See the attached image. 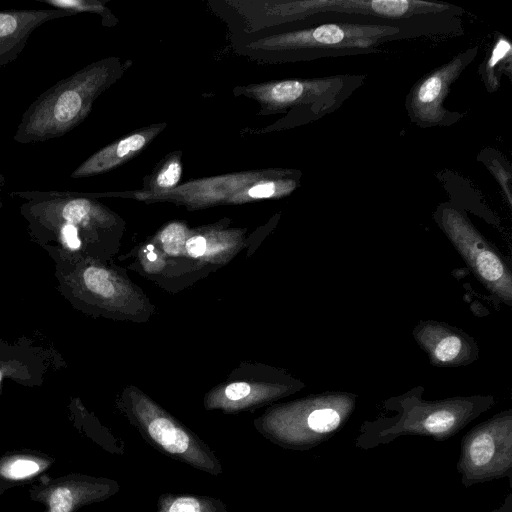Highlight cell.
<instances>
[{"mask_svg": "<svg viewBox=\"0 0 512 512\" xmlns=\"http://www.w3.org/2000/svg\"><path fill=\"white\" fill-rule=\"evenodd\" d=\"M478 50L477 45L468 47L412 85L404 104L412 123L420 128L449 127L464 117L461 112L446 109L444 102L452 85L476 58Z\"/></svg>", "mask_w": 512, "mask_h": 512, "instance_id": "cell-5", "label": "cell"}, {"mask_svg": "<svg viewBox=\"0 0 512 512\" xmlns=\"http://www.w3.org/2000/svg\"><path fill=\"white\" fill-rule=\"evenodd\" d=\"M105 62L89 65L41 93L24 111L14 140L36 144L64 136L90 112L109 78Z\"/></svg>", "mask_w": 512, "mask_h": 512, "instance_id": "cell-1", "label": "cell"}, {"mask_svg": "<svg viewBox=\"0 0 512 512\" xmlns=\"http://www.w3.org/2000/svg\"><path fill=\"white\" fill-rule=\"evenodd\" d=\"M4 185H5V177L3 174L0 173V192ZM1 208H3V202H2V197L0 195V209Z\"/></svg>", "mask_w": 512, "mask_h": 512, "instance_id": "cell-21", "label": "cell"}, {"mask_svg": "<svg viewBox=\"0 0 512 512\" xmlns=\"http://www.w3.org/2000/svg\"><path fill=\"white\" fill-rule=\"evenodd\" d=\"M147 248L152 251L153 250V246L152 245H148Z\"/></svg>", "mask_w": 512, "mask_h": 512, "instance_id": "cell-24", "label": "cell"}, {"mask_svg": "<svg viewBox=\"0 0 512 512\" xmlns=\"http://www.w3.org/2000/svg\"><path fill=\"white\" fill-rule=\"evenodd\" d=\"M413 392L393 399L399 413L392 419L369 423L358 441L362 447L386 443L400 435H425L444 440L457 433L494 404L492 396H458L427 401Z\"/></svg>", "mask_w": 512, "mask_h": 512, "instance_id": "cell-2", "label": "cell"}, {"mask_svg": "<svg viewBox=\"0 0 512 512\" xmlns=\"http://www.w3.org/2000/svg\"><path fill=\"white\" fill-rule=\"evenodd\" d=\"M148 432L157 443L170 453H183L189 446V438L186 433L176 428L166 418L153 420L148 426Z\"/></svg>", "mask_w": 512, "mask_h": 512, "instance_id": "cell-13", "label": "cell"}, {"mask_svg": "<svg viewBox=\"0 0 512 512\" xmlns=\"http://www.w3.org/2000/svg\"><path fill=\"white\" fill-rule=\"evenodd\" d=\"M145 142L146 139L144 136L135 134L122 139L117 144L107 146L79 165L71 173V177H88L109 170L117 165L121 159H124L128 154L141 149Z\"/></svg>", "mask_w": 512, "mask_h": 512, "instance_id": "cell-11", "label": "cell"}, {"mask_svg": "<svg viewBox=\"0 0 512 512\" xmlns=\"http://www.w3.org/2000/svg\"><path fill=\"white\" fill-rule=\"evenodd\" d=\"M180 174V165L177 162H172L158 175L157 184L160 187H172L179 181Z\"/></svg>", "mask_w": 512, "mask_h": 512, "instance_id": "cell-16", "label": "cell"}, {"mask_svg": "<svg viewBox=\"0 0 512 512\" xmlns=\"http://www.w3.org/2000/svg\"><path fill=\"white\" fill-rule=\"evenodd\" d=\"M147 257H148V260H150V261H155L157 259V255L153 252H149Z\"/></svg>", "mask_w": 512, "mask_h": 512, "instance_id": "cell-23", "label": "cell"}, {"mask_svg": "<svg viewBox=\"0 0 512 512\" xmlns=\"http://www.w3.org/2000/svg\"><path fill=\"white\" fill-rule=\"evenodd\" d=\"M186 249L193 257H199L204 254L206 250V240L202 236H195L186 242Z\"/></svg>", "mask_w": 512, "mask_h": 512, "instance_id": "cell-20", "label": "cell"}, {"mask_svg": "<svg viewBox=\"0 0 512 512\" xmlns=\"http://www.w3.org/2000/svg\"><path fill=\"white\" fill-rule=\"evenodd\" d=\"M503 74L511 81L512 44L505 35L498 33L479 66V76L487 92L494 93L500 88Z\"/></svg>", "mask_w": 512, "mask_h": 512, "instance_id": "cell-10", "label": "cell"}, {"mask_svg": "<svg viewBox=\"0 0 512 512\" xmlns=\"http://www.w3.org/2000/svg\"><path fill=\"white\" fill-rule=\"evenodd\" d=\"M481 161L485 164L487 169L491 172L496 182L498 183L501 191L504 194V197L508 203V205L512 206V174L510 167H506L505 159H501L498 157L497 151L493 152H485L481 153Z\"/></svg>", "mask_w": 512, "mask_h": 512, "instance_id": "cell-14", "label": "cell"}, {"mask_svg": "<svg viewBox=\"0 0 512 512\" xmlns=\"http://www.w3.org/2000/svg\"><path fill=\"white\" fill-rule=\"evenodd\" d=\"M95 492V486L83 476L67 474L33 485L29 497L44 506L42 512H75Z\"/></svg>", "mask_w": 512, "mask_h": 512, "instance_id": "cell-8", "label": "cell"}, {"mask_svg": "<svg viewBox=\"0 0 512 512\" xmlns=\"http://www.w3.org/2000/svg\"><path fill=\"white\" fill-rule=\"evenodd\" d=\"M510 505H511V504H510V503H508L507 505H505V507L503 506V507L501 508V510H499V511H493V512H510Z\"/></svg>", "mask_w": 512, "mask_h": 512, "instance_id": "cell-22", "label": "cell"}, {"mask_svg": "<svg viewBox=\"0 0 512 512\" xmlns=\"http://www.w3.org/2000/svg\"><path fill=\"white\" fill-rule=\"evenodd\" d=\"M54 463V457L37 450L9 451L0 456V488L6 491L30 484L44 475Z\"/></svg>", "mask_w": 512, "mask_h": 512, "instance_id": "cell-9", "label": "cell"}, {"mask_svg": "<svg viewBox=\"0 0 512 512\" xmlns=\"http://www.w3.org/2000/svg\"><path fill=\"white\" fill-rule=\"evenodd\" d=\"M250 392V386L245 382H236L228 385L225 389L226 396L231 400H239L246 397Z\"/></svg>", "mask_w": 512, "mask_h": 512, "instance_id": "cell-18", "label": "cell"}, {"mask_svg": "<svg viewBox=\"0 0 512 512\" xmlns=\"http://www.w3.org/2000/svg\"><path fill=\"white\" fill-rule=\"evenodd\" d=\"M82 283L86 289L102 297L108 298L114 294V286L110 274L103 268L89 266L81 273Z\"/></svg>", "mask_w": 512, "mask_h": 512, "instance_id": "cell-15", "label": "cell"}, {"mask_svg": "<svg viewBox=\"0 0 512 512\" xmlns=\"http://www.w3.org/2000/svg\"><path fill=\"white\" fill-rule=\"evenodd\" d=\"M434 220L478 281L498 300L512 305V273L499 252L451 203L440 204Z\"/></svg>", "mask_w": 512, "mask_h": 512, "instance_id": "cell-3", "label": "cell"}, {"mask_svg": "<svg viewBox=\"0 0 512 512\" xmlns=\"http://www.w3.org/2000/svg\"><path fill=\"white\" fill-rule=\"evenodd\" d=\"M168 512H200V504L195 498L181 497L172 503Z\"/></svg>", "mask_w": 512, "mask_h": 512, "instance_id": "cell-17", "label": "cell"}, {"mask_svg": "<svg viewBox=\"0 0 512 512\" xmlns=\"http://www.w3.org/2000/svg\"><path fill=\"white\" fill-rule=\"evenodd\" d=\"M73 16L53 8L0 11V67L16 60L32 33L46 22Z\"/></svg>", "mask_w": 512, "mask_h": 512, "instance_id": "cell-7", "label": "cell"}, {"mask_svg": "<svg viewBox=\"0 0 512 512\" xmlns=\"http://www.w3.org/2000/svg\"><path fill=\"white\" fill-rule=\"evenodd\" d=\"M276 186L273 182L257 184L249 189L248 194L253 198H267L275 193Z\"/></svg>", "mask_w": 512, "mask_h": 512, "instance_id": "cell-19", "label": "cell"}, {"mask_svg": "<svg viewBox=\"0 0 512 512\" xmlns=\"http://www.w3.org/2000/svg\"><path fill=\"white\" fill-rule=\"evenodd\" d=\"M5 492L4 489L0 488V496Z\"/></svg>", "mask_w": 512, "mask_h": 512, "instance_id": "cell-25", "label": "cell"}, {"mask_svg": "<svg viewBox=\"0 0 512 512\" xmlns=\"http://www.w3.org/2000/svg\"><path fill=\"white\" fill-rule=\"evenodd\" d=\"M413 336L437 367L468 365L479 357L476 341L465 331L437 321H421L413 329Z\"/></svg>", "mask_w": 512, "mask_h": 512, "instance_id": "cell-6", "label": "cell"}, {"mask_svg": "<svg viewBox=\"0 0 512 512\" xmlns=\"http://www.w3.org/2000/svg\"><path fill=\"white\" fill-rule=\"evenodd\" d=\"M40 357L28 347L11 346L0 339V384L3 379L25 381L39 380L42 365Z\"/></svg>", "mask_w": 512, "mask_h": 512, "instance_id": "cell-12", "label": "cell"}, {"mask_svg": "<svg viewBox=\"0 0 512 512\" xmlns=\"http://www.w3.org/2000/svg\"><path fill=\"white\" fill-rule=\"evenodd\" d=\"M512 411H503L470 430L462 440L458 469L466 485L511 473Z\"/></svg>", "mask_w": 512, "mask_h": 512, "instance_id": "cell-4", "label": "cell"}]
</instances>
